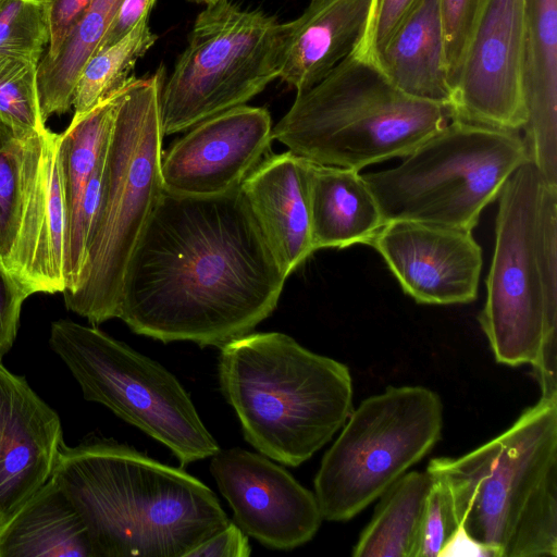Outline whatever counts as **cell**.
<instances>
[{"mask_svg":"<svg viewBox=\"0 0 557 557\" xmlns=\"http://www.w3.org/2000/svg\"><path fill=\"white\" fill-rule=\"evenodd\" d=\"M285 275L240 191L163 190L125 272L119 319L163 343L216 346L275 310Z\"/></svg>","mask_w":557,"mask_h":557,"instance_id":"cell-1","label":"cell"},{"mask_svg":"<svg viewBox=\"0 0 557 557\" xmlns=\"http://www.w3.org/2000/svg\"><path fill=\"white\" fill-rule=\"evenodd\" d=\"M52 476L94 557H185L230 522L197 478L111 440L64 444Z\"/></svg>","mask_w":557,"mask_h":557,"instance_id":"cell-2","label":"cell"},{"mask_svg":"<svg viewBox=\"0 0 557 557\" xmlns=\"http://www.w3.org/2000/svg\"><path fill=\"white\" fill-rule=\"evenodd\" d=\"M497 198L479 323L497 362L531 364L541 397L557 398V185L529 160Z\"/></svg>","mask_w":557,"mask_h":557,"instance_id":"cell-3","label":"cell"},{"mask_svg":"<svg viewBox=\"0 0 557 557\" xmlns=\"http://www.w3.org/2000/svg\"><path fill=\"white\" fill-rule=\"evenodd\" d=\"M426 470L491 557L557 556V398L541 397L498 436Z\"/></svg>","mask_w":557,"mask_h":557,"instance_id":"cell-4","label":"cell"},{"mask_svg":"<svg viewBox=\"0 0 557 557\" xmlns=\"http://www.w3.org/2000/svg\"><path fill=\"white\" fill-rule=\"evenodd\" d=\"M218 371L245 440L285 466L311 458L354 409L347 366L284 333H249L225 344Z\"/></svg>","mask_w":557,"mask_h":557,"instance_id":"cell-5","label":"cell"},{"mask_svg":"<svg viewBox=\"0 0 557 557\" xmlns=\"http://www.w3.org/2000/svg\"><path fill=\"white\" fill-rule=\"evenodd\" d=\"M165 78L161 63L119 92L84 264L75 287L63 293L66 308L92 325L119 318L127 264L164 190L160 95Z\"/></svg>","mask_w":557,"mask_h":557,"instance_id":"cell-6","label":"cell"},{"mask_svg":"<svg viewBox=\"0 0 557 557\" xmlns=\"http://www.w3.org/2000/svg\"><path fill=\"white\" fill-rule=\"evenodd\" d=\"M451 120L447 107L404 94L356 50L296 94L272 136L311 162L359 171L405 158Z\"/></svg>","mask_w":557,"mask_h":557,"instance_id":"cell-7","label":"cell"},{"mask_svg":"<svg viewBox=\"0 0 557 557\" xmlns=\"http://www.w3.org/2000/svg\"><path fill=\"white\" fill-rule=\"evenodd\" d=\"M403 159L361 174L385 223L408 220L472 232L529 156L518 131L454 119Z\"/></svg>","mask_w":557,"mask_h":557,"instance_id":"cell-8","label":"cell"},{"mask_svg":"<svg viewBox=\"0 0 557 557\" xmlns=\"http://www.w3.org/2000/svg\"><path fill=\"white\" fill-rule=\"evenodd\" d=\"M285 23L224 0L206 5L160 95L163 135L246 104L278 78Z\"/></svg>","mask_w":557,"mask_h":557,"instance_id":"cell-9","label":"cell"},{"mask_svg":"<svg viewBox=\"0 0 557 557\" xmlns=\"http://www.w3.org/2000/svg\"><path fill=\"white\" fill-rule=\"evenodd\" d=\"M49 344L86 400L106 406L166 446L182 466L220 449L185 388L159 362L96 326L67 319L51 324Z\"/></svg>","mask_w":557,"mask_h":557,"instance_id":"cell-10","label":"cell"},{"mask_svg":"<svg viewBox=\"0 0 557 557\" xmlns=\"http://www.w3.org/2000/svg\"><path fill=\"white\" fill-rule=\"evenodd\" d=\"M443 404L424 386H391L352 409L314 478L323 519L363 510L440 441Z\"/></svg>","mask_w":557,"mask_h":557,"instance_id":"cell-11","label":"cell"},{"mask_svg":"<svg viewBox=\"0 0 557 557\" xmlns=\"http://www.w3.org/2000/svg\"><path fill=\"white\" fill-rule=\"evenodd\" d=\"M527 0H483L454 86L453 120L520 132Z\"/></svg>","mask_w":557,"mask_h":557,"instance_id":"cell-12","label":"cell"},{"mask_svg":"<svg viewBox=\"0 0 557 557\" xmlns=\"http://www.w3.org/2000/svg\"><path fill=\"white\" fill-rule=\"evenodd\" d=\"M210 472L236 524L262 545L290 550L318 532L323 517L315 495L263 455L219 449Z\"/></svg>","mask_w":557,"mask_h":557,"instance_id":"cell-13","label":"cell"},{"mask_svg":"<svg viewBox=\"0 0 557 557\" xmlns=\"http://www.w3.org/2000/svg\"><path fill=\"white\" fill-rule=\"evenodd\" d=\"M187 131L161 161L164 189L187 196H218L238 188L270 154L273 140L270 112L247 104Z\"/></svg>","mask_w":557,"mask_h":557,"instance_id":"cell-14","label":"cell"},{"mask_svg":"<svg viewBox=\"0 0 557 557\" xmlns=\"http://www.w3.org/2000/svg\"><path fill=\"white\" fill-rule=\"evenodd\" d=\"M370 245L417 302L455 305L476 298L483 259L472 232L396 220L385 223Z\"/></svg>","mask_w":557,"mask_h":557,"instance_id":"cell-15","label":"cell"},{"mask_svg":"<svg viewBox=\"0 0 557 557\" xmlns=\"http://www.w3.org/2000/svg\"><path fill=\"white\" fill-rule=\"evenodd\" d=\"M63 445L58 413L0 359V527L52 476Z\"/></svg>","mask_w":557,"mask_h":557,"instance_id":"cell-16","label":"cell"},{"mask_svg":"<svg viewBox=\"0 0 557 557\" xmlns=\"http://www.w3.org/2000/svg\"><path fill=\"white\" fill-rule=\"evenodd\" d=\"M58 144L49 128L27 140V195L8 269L32 294L65 289L67 212Z\"/></svg>","mask_w":557,"mask_h":557,"instance_id":"cell-17","label":"cell"},{"mask_svg":"<svg viewBox=\"0 0 557 557\" xmlns=\"http://www.w3.org/2000/svg\"><path fill=\"white\" fill-rule=\"evenodd\" d=\"M240 191L265 244L287 277L314 252L310 161L290 150L267 156Z\"/></svg>","mask_w":557,"mask_h":557,"instance_id":"cell-18","label":"cell"},{"mask_svg":"<svg viewBox=\"0 0 557 557\" xmlns=\"http://www.w3.org/2000/svg\"><path fill=\"white\" fill-rule=\"evenodd\" d=\"M374 0H311L285 23L278 78L302 92L354 53L367 33Z\"/></svg>","mask_w":557,"mask_h":557,"instance_id":"cell-19","label":"cell"},{"mask_svg":"<svg viewBox=\"0 0 557 557\" xmlns=\"http://www.w3.org/2000/svg\"><path fill=\"white\" fill-rule=\"evenodd\" d=\"M522 89L529 160L557 185V0H527Z\"/></svg>","mask_w":557,"mask_h":557,"instance_id":"cell-20","label":"cell"},{"mask_svg":"<svg viewBox=\"0 0 557 557\" xmlns=\"http://www.w3.org/2000/svg\"><path fill=\"white\" fill-rule=\"evenodd\" d=\"M375 64L404 94L450 110L453 87L446 67L440 0H418Z\"/></svg>","mask_w":557,"mask_h":557,"instance_id":"cell-21","label":"cell"},{"mask_svg":"<svg viewBox=\"0 0 557 557\" xmlns=\"http://www.w3.org/2000/svg\"><path fill=\"white\" fill-rule=\"evenodd\" d=\"M310 216L314 250L370 245L385 224L359 171L311 161Z\"/></svg>","mask_w":557,"mask_h":557,"instance_id":"cell-22","label":"cell"},{"mask_svg":"<svg viewBox=\"0 0 557 557\" xmlns=\"http://www.w3.org/2000/svg\"><path fill=\"white\" fill-rule=\"evenodd\" d=\"M0 557H94L86 528L53 476L0 527Z\"/></svg>","mask_w":557,"mask_h":557,"instance_id":"cell-23","label":"cell"},{"mask_svg":"<svg viewBox=\"0 0 557 557\" xmlns=\"http://www.w3.org/2000/svg\"><path fill=\"white\" fill-rule=\"evenodd\" d=\"M433 482L432 474L410 471L392 483L379 497L374 513L361 532L356 557H416L423 509Z\"/></svg>","mask_w":557,"mask_h":557,"instance_id":"cell-24","label":"cell"},{"mask_svg":"<svg viewBox=\"0 0 557 557\" xmlns=\"http://www.w3.org/2000/svg\"><path fill=\"white\" fill-rule=\"evenodd\" d=\"M122 0H92L78 16L57 55L38 63L41 115L64 114L73 107L74 90L88 59L97 51Z\"/></svg>","mask_w":557,"mask_h":557,"instance_id":"cell-25","label":"cell"},{"mask_svg":"<svg viewBox=\"0 0 557 557\" xmlns=\"http://www.w3.org/2000/svg\"><path fill=\"white\" fill-rule=\"evenodd\" d=\"M119 92L83 115H73L67 128L59 134L58 156L67 212L66 236L76 221L86 186L104 156Z\"/></svg>","mask_w":557,"mask_h":557,"instance_id":"cell-26","label":"cell"},{"mask_svg":"<svg viewBox=\"0 0 557 557\" xmlns=\"http://www.w3.org/2000/svg\"><path fill=\"white\" fill-rule=\"evenodd\" d=\"M158 36L148 18H143L115 44L96 51L84 65L77 79L73 107L74 115L90 111L99 102L121 90L134 76L137 61L156 44Z\"/></svg>","mask_w":557,"mask_h":557,"instance_id":"cell-27","label":"cell"},{"mask_svg":"<svg viewBox=\"0 0 557 557\" xmlns=\"http://www.w3.org/2000/svg\"><path fill=\"white\" fill-rule=\"evenodd\" d=\"M0 121V259L13 256L27 195V140Z\"/></svg>","mask_w":557,"mask_h":557,"instance_id":"cell-28","label":"cell"},{"mask_svg":"<svg viewBox=\"0 0 557 557\" xmlns=\"http://www.w3.org/2000/svg\"><path fill=\"white\" fill-rule=\"evenodd\" d=\"M37 74V62L0 59V121L22 136L48 129L40 111Z\"/></svg>","mask_w":557,"mask_h":557,"instance_id":"cell-29","label":"cell"},{"mask_svg":"<svg viewBox=\"0 0 557 557\" xmlns=\"http://www.w3.org/2000/svg\"><path fill=\"white\" fill-rule=\"evenodd\" d=\"M50 42V16L42 0H3L0 4V59L39 63Z\"/></svg>","mask_w":557,"mask_h":557,"instance_id":"cell-30","label":"cell"},{"mask_svg":"<svg viewBox=\"0 0 557 557\" xmlns=\"http://www.w3.org/2000/svg\"><path fill=\"white\" fill-rule=\"evenodd\" d=\"M432 474V473H431ZM426 496L416 557L438 556L459 527L446 483L433 475Z\"/></svg>","mask_w":557,"mask_h":557,"instance_id":"cell-31","label":"cell"},{"mask_svg":"<svg viewBox=\"0 0 557 557\" xmlns=\"http://www.w3.org/2000/svg\"><path fill=\"white\" fill-rule=\"evenodd\" d=\"M482 2L483 0H440L446 67L453 92Z\"/></svg>","mask_w":557,"mask_h":557,"instance_id":"cell-32","label":"cell"},{"mask_svg":"<svg viewBox=\"0 0 557 557\" xmlns=\"http://www.w3.org/2000/svg\"><path fill=\"white\" fill-rule=\"evenodd\" d=\"M418 0H374L364 38L357 49L375 63L383 47Z\"/></svg>","mask_w":557,"mask_h":557,"instance_id":"cell-33","label":"cell"},{"mask_svg":"<svg viewBox=\"0 0 557 557\" xmlns=\"http://www.w3.org/2000/svg\"><path fill=\"white\" fill-rule=\"evenodd\" d=\"M32 292L0 259V359L11 349L16 337L21 308Z\"/></svg>","mask_w":557,"mask_h":557,"instance_id":"cell-34","label":"cell"},{"mask_svg":"<svg viewBox=\"0 0 557 557\" xmlns=\"http://www.w3.org/2000/svg\"><path fill=\"white\" fill-rule=\"evenodd\" d=\"M251 547L244 531L234 522L197 545L185 557H248Z\"/></svg>","mask_w":557,"mask_h":557,"instance_id":"cell-35","label":"cell"},{"mask_svg":"<svg viewBox=\"0 0 557 557\" xmlns=\"http://www.w3.org/2000/svg\"><path fill=\"white\" fill-rule=\"evenodd\" d=\"M49 10L50 42L44 60L53 59L78 16L92 0H42Z\"/></svg>","mask_w":557,"mask_h":557,"instance_id":"cell-36","label":"cell"},{"mask_svg":"<svg viewBox=\"0 0 557 557\" xmlns=\"http://www.w3.org/2000/svg\"><path fill=\"white\" fill-rule=\"evenodd\" d=\"M156 0H122L98 49H104L128 34L143 18H148Z\"/></svg>","mask_w":557,"mask_h":557,"instance_id":"cell-37","label":"cell"},{"mask_svg":"<svg viewBox=\"0 0 557 557\" xmlns=\"http://www.w3.org/2000/svg\"><path fill=\"white\" fill-rule=\"evenodd\" d=\"M438 556H490L488 552L476 543L459 524Z\"/></svg>","mask_w":557,"mask_h":557,"instance_id":"cell-38","label":"cell"},{"mask_svg":"<svg viewBox=\"0 0 557 557\" xmlns=\"http://www.w3.org/2000/svg\"><path fill=\"white\" fill-rule=\"evenodd\" d=\"M187 1L195 2L198 4L211 5V4H215L220 1H224V0H187Z\"/></svg>","mask_w":557,"mask_h":557,"instance_id":"cell-39","label":"cell"},{"mask_svg":"<svg viewBox=\"0 0 557 557\" xmlns=\"http://www.w3.org/2000/svg\"><path fill=\"white\" fill-rule=\"evenodd\" d=\"M3 0H0V4L2 3Z\"/></svg>","mask_w":557,"mask_h":557,"instance_id":"cell-40","label":"cell"}]
</instances>
